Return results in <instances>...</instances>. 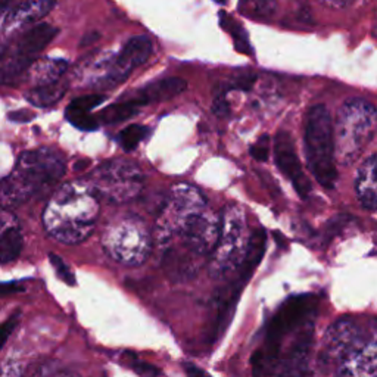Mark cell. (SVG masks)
<instances>
[{
	"instance_id": "25",
	"label": "cell",
	"mask_w": 377,
	"mask_h": 377,
	"mask_svg": "<svg viewBox=\"0 0 377 377\" xmlns=\"http://www.w3.org/2000/svg\"><path fill=\"white\" fill-rule=\"evenodd\" d=\"M147 127L141 124H133L125 127L120 134H118V142L122 146L124 150H134L137 146L141 145V142L145 141V137L147 136Z\"/></svg>"
},
{
	"instance_id": "28",
	"label": "cell",
	"mask_w": 377,
	"mask_h": 377,
	"mask_svg": "<svg viewBox=\"0 0 377 377\" xmlns=\"http://www.w3.org/2000/svg\"><path fill=\"white\" fill-rule=\"evenodd\" d=\"M68 121L77 127L79 130L84 131H93L99 127L97 117H93L90 114H80V112H67Z\"/></svg>"
},
{
	"instance_id": "23",
	"label": "cell",
	"mask_w": 377,
	"mask_h": 377,
	"mask_svg": "<svg viewBox=\"0 0 377 377\" xmlns=\"http://www.w3.org/2000/svg\"><path fill=\"white\" fill-rule=\"evenodd\" d=\"M141 108L142 106L139 104H136L133 99H127V100H124V102L111 105L106 109H104L102 112H100L97 120L102 124L122 122L139 114Z\"/></svg>"
},
{
	"instance_id": "7",
	"label": "cell",
	"mask_w": 377,
	"mask_h": 377,
	"mask_svg": "<svg viewBox=\"0 0 377 377\" xmlns=\"http://www.w3.org/2000/svg\"><path fill=\"white\" fill-rule=\"evenodd\" d=\"M220 234L209 261V274L221 279L241 268L245 259L249 237L245 212L241 207L229 205L220 217Z\"/></svg>"
},
{
	"instance_id": "14",
	"label": "cell",
	"mask_w": 377,
	"mask_h": 377,
	"mask_svg": "<svg viewBox=\"0 0 377 377\" xmlns=\"http://www.w3.org/2000/svg\"><path fill=\"white\" fill-rule=\"evenodd\" d=\"M377 376V333L366 330L335 369V377Z\"/></svg>"
},
{
	"instance_id": "21",
	"label": "cell",
	"mask_w": 377,
	"mask_h": 377,
	"mask_svg": "<svg viewBox=\"0 0 377 377\" xmlns=\"http://www.w3.org/2000/svg\"><path fill=\"white\" fill-rule=\"evenodd\" d=\"M68 62L61 58H42L37 59L29 70L30 81L34 87L56 83L68 70Z\"/></svg>"
},
{
	"instance_id": "4",
	"label": "cell",
	"mask_w": 377,
	"mask_h": 377,
	"mask_svg": "<svg viewBox=\"0 0 377 377\" xmlns=\"http://www.w3.org/2000/svg\"><path fill=\"white\" fill-rule=\"evenodd\" d=\"M377 131V109L364 99H349L333 124L336 162L346 167L362 155Z\"/></svg>"
},
{
	"instance_id": "10",
	"label": "cell",
	"mask_w": 377,
	"mask_h": 377,
	"mask_svg": "<svg viewBox=\"0 0 377 377\" xmlns=\"http://www.w3.org/2000/svg\"><path fill=\"white\" fill-rule=\"evenodd\" d=\"M150 55H152V42L146 35H136L124 45L117 55L96 64L92 84L102 89L121 84L134 68L143 65Z\"/></svg>"
},
{
	"instance_id": "17",
	"label": "cell",
	"mask_w": 377,
	"mask_h": 377,
	"mask_svg": "<svg viewBox=\"0 0 377 377\" xmlns=\"http://www.w3.org/2000/svg\"><path fill=\"white\" fill-rule=\"evenodd\" d=\"M22 245V232L15 214L0 207V264L14 262L21 255Z\"/></svg>"
},
{
	"instance_id": "20",
	"label": "cell",
	"mask_w": 377,
	"mask_h": 377,
	"mask_svg": "<svg viewBox=\"0 0 377 377\" xmlns=\"http://www.w3.org/2000/svg\"><path fill=\"white\" fill-rule=\"evenodd\" d=\"M186 81L179 77H168L157 80L150 83L137 92L133 97L136 104L145 106L152 102H164V100H171L173 97L179 96L186 90Z\"/></svg>"
},
{
	"instance_id": "19",
	"label": "cell",
	"mask_w": 377,
	"mask_h": 377,
	"mask_svg": "<svg viewBox=\"0 0 377 377\" xmlns=\"http://www.w3.org/2000/svg\"><path fill=\"white\" fill-rule=\"evenodd\" d=\"M355 192L360 204L367 211H377V152L369 157L358 168Z\"/></svg>"
},
{
	"instance_id": "31",
	"label": "cell",
	"mask_w": 377,
	"mask_h": 377,
	"mask_svg": "<svg viewBox=\"0 0 377 377\" xmlns=\"http://www.w3.org/2000/svg\"><path fill=\"white\" fill-rule=\"evenodd\" d=\"M8 117H9V120H12L14 122H30L34 118V114L30 111L21 109V111L10 112Z\"/></svg>"
},
{
	"instance_id": "32",
	"label": "cell",
	"mask_w": 377,
	"mask_h": 377,
	"mask_svg": "<svg viewBox=\"0 0 377 377\" xmlns=\"http://www.w3.org/2000/svg\"><path fill=\"white\" fill-rule=\"evenodd\" d=\"M184 371H186L187 377H211L202 369H199L198 366H195V364H191V362L184 364Z\"/></svg>"
},
{
	"instance_id": "15",
	"label": "cell",
	"mask_w": 377,
	"mask_h": 377,
	"mask_svg": "<svg viewBox=\"0 0 377 377\" xmlns=\"http://www.w3.org/2000/svg\"><path fill=\"white\" fill-rule=\"evenodd\" d=\"M274 159L275 166L279 167L284 177L292 182L298 195L300 198H307L311 192V182L298 158L291 133L282 130L275 134Z\"/></svg>"
},
{
	"instance_id": "37",
	"label": "cell",
	"mask_w": 377,
	"mask_h": 377,
	"mask_svg": "<svg viewBox=\"0 0 377 377\" xmlns=\"http://www.w3.org/2000/svg\"><path fill=\"white\" fill-rule=\"evenodd\" d=\"M89 166H90V162H89V161H87V159L83 161V159H81V161L77 162V164H74V170H75V171H84Z\"/></svg>"
},
{
	"instance_id": "11",
	"label": "cell",
	"mask_w": 377,
	"mask_h": 377,
	"mask_svg": "<svg viewBox=\"0 0 377 377\" xmlns=\"http://www.w3.org/2000/svg\"><path fill=\"white\" fill-rule=\"evenodd\" d=\"M314 332H316V320H311L284 339L270 377L305 376L312 353Z\"/></svg>"
},
{
	"instance_id": "26",
	"label": "cell",
	"mask_w": 377,
	"mask_h": 377,
	"mask_svg": "<svg viewBox=\"0 0 377 377\" xmlns=\"http://www.w3.org/2000/svg\"><path fill=\"white\" fill-rule=\"evenodd\" d=\"M105 100L104 95H86L81 97L74 99L68 105L67 112H80V114H90V111L99 106Z\"/></svg>"
},
{
	"instance_id": "2",
	"label": "cell",
	"mask_w": 377,
	"mask_h": 377,
	"mask_svg": "<svg viewBox=\"0 0 377 377\" xmlns=\"http://www.w3.org/2000/svg\"><path fill=\"white\" fill-rule=\"evenodd\" d=\"M64 155L54 147L24 152L15 168L0 182V207L12 209L54 187L65 175Z\"/></svg>"
},
{
	"instance_id": "35",
	"label": "cell",
	"mask_w": 377,
	"mask_h": 377,
	"mask_svg": "<svg viewBox=\"0 0 377 377\" xmlns=\"http://www.w3.org/2000/svg\"><path fill=\"white\" fill-rule=\"evenodd\" d=\"M97 37H99V34L97 33H90V34H87L86 37H84V39L81 40V46H87V45H92L96 39H97Z\"/></svg>"
},
{
	"instance_id": "12",
	"label": "cell",
	"mask_w": 377,
	"mask_h": 377,
	"mask_svg": "<svg viewBox=\"0 0 377 377\" xmlns=\"http://www.w3.org/2000/svg\"><path fill=\"white\" fill-rule=\"evenodd\" d=\"M366 329L353 319H341L329 326L323 336L320 351V362L324 367H333L348 354V351L355 345Z\"/></svg>"
},
{
	"instance_id": "27",
	"label": "cell",
	"mask_w": 377,
	"mask_h": 377,
	"mask_svg": "<svg viewBox=\"0 0 377 377\" xmlns=\"http://www.w3.org/2000/svg\"><path fill=\"white\" fill-rule=\"evenodd\" d=\"M50 258V264H52L58 278L64 282L65 284L68 286H75L77 284V280H75V275H74V271L70 268L68 264L62 259L59 255H55V254H50L49 255Z\"/></svg>"
},
{
	"instance_id": "16",
	"label": "cell",
	"mask_w": 377,
	"mask_h": 377,
	"mask_svg": "<svg viewBox=\"0 0 377 377\" xmlns=\"http://www.w3.org/2000/svg\"><path fill=\"white\" fill-rule=\"evenodd\" d=\"M58 31L59 30L50 24H45V22L37 24L35 27L30 29L21 37L14 50V55H10V56L21 59L24 62H27V64L33 65L37 61V55L43 52V50L52 43Z\"/></svg>"
},
{
	"instance_id": "22",
	"label": "cell",
	"mask_w": 377,
	"mask_h": 377,
	"mask_svg": "<svg viewBox=\"0 0 377 377\" xmlns=\"http://www.w3.org/2000/svg\"><path fill=\"white\" fill-rule=\"evenodd\" d=\"M65 92H67V84L56 81L52 84L33 87L30 92L25 93V97H27V100L31 105L37 108H47V106L55 105L58 100L64 97Z\"/></svg>"
},
{
	"instance_id": "8",
	"label": "cell",
	"mask_w": 377,
	"mask_h": 377,
	"mask_svg": "<svg viewBox=\"0 0 377 377\" xmlns=\"http://www.w3.org/2000/svg\"><path fill=\"white\" fill-rule=\"evenodd\" d=\"M86 180L92 184L99 199L124 204L141 195L145 175L130 159H111L99 166Z\"/></svg>"
},
{
	"instance_id": "18",
	"label": "cell",
	"mask_w": 377,
	"mask_h": 377,
	"mask_svg": "<svg viewBox=\"0 0 377 377\" xmlns=\"http://www.w3.org/2000/svg\"><path fill=\"white\" fill-rule=\"evenodd\" d=\"M55 5L56 0H24L6 15L5 29L17 30L24 25L40 21L52 12Z\"/></svg>"
},
{
	"instance_id": "5",
	"label": "cell",
	"mask_w": 377,
	"mask_h": 377,
	"mask_svg": "<svg viewBox=\"0 0 377 377\" xmlns=\"http://www.w3.org/2000/svg\"><path fill=\"white\" fill-rule=\"evenodd\" d=\"M304 143L307 164L314 179L323 187L333 188L337 180L333 124L326 106L316 105L308 111Z\"/></svg>"
},
{
	"instance_id": "9",
	"label": "cell",
	"mask_w": 377,
	"mask_h": 377,
	"mask_svg": "<svg viewBox=\"0 0 377 377\" xmlns=\"http://www.w3.org/2000/svg\"><path fill=\"white\" fill-rule=\"evenodd\" d=\"M207 208V200L198 187L188 183L173 186L157 225L159 242H168L173 236H177L188 220Z\"/></svg>"
},
{
	"instance_id": "30",
	"label": "cell",
	"mask_w": 377,
	"mask_h": 377,
	"mask_svg": "<svg viewBox=\"0 0 377 377\" xmlns=\"http://www.w3.org/2000/svg\"><path fill=\"white\" fill-rule=\"evenodd\" d=\"M250 155L257 161L266 162L270 157V137L267 134H262L259 139L250 147Z\"/></svg>"
},
{
	"instance_id": "6",
	"label": "cell",
	"mask_w": 377,
	"mask_h": 377,
	"mask_svg": "<svg viewBox=\"0 0 377 377\" xmlns=\"http://www.w3.org/2000/svg\"><path fill=\"white\" fill-rule=\"evenodd\" d=\"M102 246L114 261L127 267H137L150 255L152 236L141 217L125 214L106 225L102 234Z\"/></svg>"
},
{
	"instance_id": "13",
	"label": "cell",
	"mask_w": 377,
	"mask_h": 377,
	"mask_svg": "<svg viewBox=\"0 0 377 377\" xmlns=\"http://www.w3.org/2000/svg\"><path fill=\"white\" fill-rule=\"evenodd\" d=\"M221 218L208 208L188 220L179 232L184 248L198 257L211 255L217 245Z\"/></svg>"
},
{
	"instance_id": "34",
	"label": "cell",
	"mask_w": 377,
	"mask_h": 377,
	"mask_svg": "<svg viewBox=\"0 0 377 377\" xmlns=\"http://www.w3.org/2000/svg\"><path fill=\"white\" fill-rule=\"evenodd\" d=\"M324 5L332 6V8H344L346 5H349L353 0H321Z\"/></svg>"
},
{
	"instance_id": "36",
	"label": "cell",
	"mask_w": 377,
	"mask_h": 377,
	"mask_svg": "<svg viewBox=\"0 0 377 377\" xmlns=\"http://www.w3.org/2000/svg\"><path fill=\"white\" fill-rule=\"evenodd\" d=\"M46 377H80V376L74 371H58L54 374H49Z\"/></svg>"
},
{
	"instance_id": "38",
	"label": "cell",
	"mask_w": 377,
	"mask_h": 377,
	"mask_svg": "<svg viewBox=\"0 0 377 377\" xmlns=\"http://www.w3.org/2000/svg\"><path fill=\"white\" fill-rule=\"evenodd\" d=\"M6 50H8V46L5 43L0 42V59H2L6 55Z\"/></svg>"
},
{
	"instance_id": "39",
	"label": "cell",
	"mask_w": 377,
	"mask_h": 377,
	"mask_svg": "<svg viewBox=\"0 0 377 377\" xmlns=\"http://www.w3.org/2000/svg\"><path fill=\"white\" fill-rule=\"evenodd\" d=\"M376 377H377V376H376Z\"/></svg>"
},
{
	"instance_id": "29",
	"label": "cell",
	"mask_w": 377,
	"mask_h": 377,
	"mask_svg": "<svg viewBox=\"0 0 377 377\" xmlns=\"http://www.w3.org/2000/svg\"><path fill=\"white\" fill-rule=\"evenodd\" d=\"M125 358H127V366L131 367L137 374L142 377H158L161 374V370L152 364H149L141 358H137L136 355L125 354Z\"/></svg>"
},
{
	"instance_id": "1",
	"label": "cell",
	"mask_w": 377,
	"mask_h": 377,
	"mask_svg": "<svg viewBox=\"0 0 377 377\" xmlns=\"http://www.w3.org/2000/svg\"><path fill=\"white\" fill-rule=\"evenodd\" d=\"M99 196L87 180L62 184L49 199L43 224L50 237L65 245H77L89 239L100 212Z\"/></svg>"
},
{
	"instance_id": "24",
	"label": "cell",
	"mask_w": 377,
	"mask_h": 377,
	"mask_svg": "<svg viewBox=\"0 0 377 377\" xmlns=\"http://www.w3.org/2000/svg\"><path fill=\"white\" fill-rule=\"evenodd\" d=\"M220 17H221L223 29L232 35L234 46H236V49L239 50V52L243 54V55L252 54V46H250L249 39H248V34H246V31H245V29L242 27V25L239 24L233 17L225 14V12H221Z\"/></svg>"
},
{
	"instance_id": "33",
	"label": "cell",
	"mask_w": 377,
	"mask_h": 377,
	"mask_svg": "<svg viewBox=\"0 0 377 377\" xmlns=\"http://www.w3.org/2000/svg\"><path fill=\"white\" fill-rule=\"evenodd\" d=\"M18 5V0H0V18L8 15Z\"/></svg>"
},
{
	"instance_id": "3",
	"label": "cell",
	"mask_w": 377,
	"mask_h": 377,
	"mask_svg": "<svg viewBox=\"0 0 377 377\" xmlns=\"http://www.w3.org/2000/svg\"><path fill=\"white\" fill-rule=\"evenodd\" d=\"M319 310L317 296L305 294L286 299L267 326L266 339L255 351L252 360V377H270L282 344L287 336L305 323L316 320Z\"/></svg>"
}]
</instances>
